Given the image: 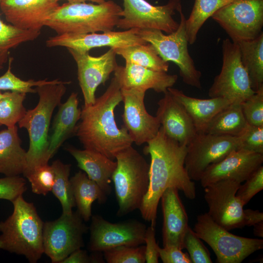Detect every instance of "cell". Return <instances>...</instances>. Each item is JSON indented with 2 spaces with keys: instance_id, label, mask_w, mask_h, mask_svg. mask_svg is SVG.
<instances>
[{
  "instance_id": "cell-1",
  "label": "cell",
  "mask_w": 263,
  "mask_h": 263,
  "mask_svg": "<svg viewBox=\"0 0 263 263\" xmlns=\"http://www.w3.org/2000/svg\"><path fill=\"white\" fill-rule=\"evenodd\" d=\"M187 146L169 137L160 127L156 136L147 143L143 152L150 155L149 185L139 210L145 220L155 226L159 202L169 188H177L186 198H196V187L185 166Z\"/></svg>"
},
{
  "instance_id": "cell-2",
  "label": "cell",
  "mask_w": 263,
  "mask_h": 263,
  "mask_svg": "<svg viewBox=\"0 0 263 263\" xmlns=\"http://www.w3.org/2000/svg\"><path fill=\"white\" fill-rule=\"evenodd\" d=\"M121 101V88L114 76L93 104L83 106L75 133L84 149L114 160L118 153L132 145L126 128H119L114 118V110Z\"/></svg>"
},
{
  "instance_id": "cell-3",
  "label": "cell",
  "mask_w": 263,
  "mask_h": 263,
  "mask_svg": "<svg viewBox=\"0 0 263 263\" xmlns=\"http://www.w3.org/2000/svg\"><path fill=\"white\" fill-rule=\"evenodd\" d=\"M12 203V214L0 222V249L23 255L30 263H36L44 254V222L34 204L22 195Z\"/></svg>"
},
{
  "instance_id": "cell-4",
  "label": "cell",
  "mask_w": 263,
  "mask_h": 263,
  "mask_svg": "<svg viewBox=\"0 0 263 263\" xmlns=\"http://www.w3.org/2000/svg\"><path fill=\"white\" fill-rule=\"evenodd\" d=\"M70 83L56 79L53 83L35 88L39 96L38 103L33 109L27 111L18 122L20 128L27 130L29 138L27 165L23 174L38 165L48 163V132L52 116L66 93L65 85Z\"/></svg>"
},
{
  "instance_id": "cell-5",
  "label": "cell",
  "mask_w": 263,
  "mask_h": 263,
  "mask_svg": "<svg viewBox=\"0 0 263 263\" xmlns=\"http://www.w3.org/2000/svg\"><path fill=\"white\" fill-rule=\"evenodd\" d=\"M122 10V7L113 0L101 3L67 2L58 7L45 26L57 35L113 31Z\"/></svg>"
},
{
  "instance_id": "cell-6",
  "label": "cell",
  "mask_w": 263,
  "mask_h": 263,
  "mask_svg": "<svg viewBox=\"0 0 263 263\" xmlns=\"http://www.w3.org/2000/svg\"><path fill=\"white\" fill-rule=\"evenodd\" d=\"M116 167L112 175L118 209L123 216L139 209L149 185L150 165L132 146L115 156Z\"/></svg>"
},
{
  "instance_id": "cell-7",
  "label": "cell",
  "mask_w": 263,
  "mask_h": 263,
  "mask_svg": "<svg viewBox=\"0 0 263 263\" xmlns=\"http://www.w3.org/2000/svg\"><path fill=\"white\" fill-rule=\"evenodd\" d=\"M178 12L180 20L174 32L164 34L156 29H139L137 34L154 47L159 56L166 62L174 63L179 68L183 81L187 85L201 89V73L189 54L186 32V18L181 7Z\"/></svg>"
},
{
  "instance_id": "cell-8",
  "label": "cell",
  "mask_w": 263,
  "mask_h": 263,
  "mask_svg": "<svg viewBox=\"0 0 263 263\" xmlns=\"http://www.w3.org/2000/svg\"><path fill=\"white\" fill-rule=\"evenodd\" d=\"M215 253L219 263H240L263 248V240L235 235L221 226L207 213L198 215L193 228Z\"/></svg>"
},
{
  "instance_id": "cell-9",
  "label": "cell",
  "mask_w": 263,
  "mask_h": 263,
  "mask_svg": "<svg viewBox=\"0 0 263 263\" xmlns=\"http://www.w3.org/2000/svg\"><path fill=\"white\" fill-rule=\"evenodd\" d=\"M222 66L209 89L210 97L225 98L241 104L254 94L249 79L241 60L238 43L229 38L222 44Z\"/></svg>"
},
{
  "instance_id": "cell-10",
  "label": "cell",
  "mask_w": 263,
  "mask_h": 263,
  "mask_svg": "<svg viewBox=\"0 0 263 263\" xmlns=\"http://www.w3.org/2000/svg\"><path fill=\"white\" fill-rule=\"evenodd\" d=\"M78 212L63 214L58 219L44 223V253L53 263H61L73 252L84 245L83 235L89 227Z\"/></svg>"
},
{
  "instance_id": "cell-11",
  "label": "cell",
  "mask_w": 263,
  "mask_h": 263,
  "mask_svg": "<svg viewBox=\"0 0 263 263\" xmlns=\"http://www.w3.org/2000/svg\"><path fill=\"white\" fill-rule=\"evenodd\" d=\"M211 18L232 41L254 39L263 32V0H232Z\"/></svg>"
},
{
  "instance_id": "cell-12",
  "label": "cell",
  "mask_w": 263,
  "mask_h": 263,
  "mask_svg": "<svg viewBox=\"0 0 263 263\" xmlns=\"http://www.w3.org/2000/svg\"><path fill=\"white\" fill-rule=\"evenodd\" d=\"M123 1L124 8L116 25L118 28L156 29L169 34L179 26L173 16L182 7L180 0H169L159 6L153 5L146 0Z\"/></svg>"
},
{
  "instance_id": "cell-13",
  "label": "cell",
  "mask_w": 263,
  "mask_h": 263,
  "mask_svg": "<svg viewBox=\"0 0 263 263\" xmlns=\"http://www.w3.org/2000/svg\"><path fill=\"white\" fill-rule=\"evenodd\" d=\"M238 137L197 132L187 146L185 166L191 180L200 181L205 170L239 149Z\"/></svg>"
},
{
  "instance_id": "cell-14",
  "label": "cell",
  "mask_w": 263,
  "mask_h": 263,
  "mask_svg": "<svg viewBox=\"0 0 263 263\" xmlns=\"http://www.w3.org/2000/svg\"><path fill=\"white\" fill-rule=\"evenodd\" d=\"M88 245L94 252H102L121 245L137 246L145 244L146 225L137 220L113 223L98 215H92Z\"/></svg>"
},
{
  "instance_id": "cell-15",
  "label": "cell",
  "mask_w": 263,
  "mask_h": 263,
  "mask_svg": "<svg viewBox=\"0 0 263 263\" xmlns=\"http://www.w3.org/2000/svg\"><path fill=\"white\" fill-rule=\"evenodd\" d=\"M241 183L232 180H221L204 188L208 215L228 230L241 228L244 224L243 205L236 195Z\"/></svg>"
},
{
  "instance_id": "cell-16",
  "label": "cell",
  "mask_w": 263,
  "mask_h": 263,
  "mask_svg": "<svg viewBox=\"0 0 263 263\" xmlns=\"http://www.w3.org/2000/svg\"><path fill=\"white\" fill-rule=\"evenodd\" d=\"M67 50L77 65V78L84 98V106L92 105L95 101L97 87L104 84L118 66L116 54L111 48L98 56H91L89 52Z\"/></svg>"
},
{
  "instance_id": "cell-17",
  "label": "cell",
  "mask_w": 263,
  "mask_h": 263,
  "mask_svg": "<svg viewBox=\"0 0 263 263\" xmlns=\"http://www.w3.org/2000/svg\"><path fill=\"white\" fill-rule=\"evenodd\" d=\"M124 111L122 115L124 127L133 143L141 145L154 138L161 124L156 116L147 111L144 98L146 92L135 89H121Z\"/></svg>"
},
{
  "instance_id": "cell-18",
  "label": "cell",
  "mask_w": 263,
  "mask_h": 263,
  "mask_svg": "<svg viewBox=\"0 0 263 263\" xmlns=\"http://www.w3.org/2000/svg\"><path fill=\"white\" fill-rule=\"evenodd\" d=\"M138 30L132 28L120 32L56 35L49 37L45 43L48 47L60 46L81 52H89L97 47L115 49L148 43L137 34Z\"/></svg>"
},
{
  "instance_id": "cell-19",
  "label": "cell",
  "mask_w": 263,
  "mask_h": 263,
  "mask_svg": "<svg viewBox=\"0 0 263 263\" xmlns=\"http://www.w3.org/2000/svg\"><path fill=\"white\" fill-rule=\"evenodd\" d=\"M263 163V154L243 149L234 150L221 161L209 166L200 179L204 188L216 182L232 180L242 183Z\"/></svg>"
},
{
  "instance_id": "cell-20",
  "label": "cell",
  "mask_w": 263,
  "mask_h": 263,
  "mask_svg": "<svg viewBox=\"0 0 263 263\" xmlns=\"http://www.w3.org/2000/svg\"><path fill=\"white\" fill-rule=\"evenodd\" d=\"M59 6L57 0H1L0 3V9L10 24L37 31H41Z\"/></svg>"
},
{
  "instance_id": "cell-21",
  "label": "cell",
  "mask_w": 263,
  "mask_h": 263,
  "mask_svg": "<svg viewBox=\"0 0 263 263\" xmlns=\"http://www.w3.org/2000/svg\"><path fill=\"white\" fill-rule=\"evenodd\" d=\"M158 102L156 116L165 133L179 144L188 146L197 132L184 107L167 90Z\"/></svg>"
},
{
  "instance_id": "cell-22",
  "label": "cell",
  "mask_w": 263,
  "mask_h": 263,
  "mask_svg": "<svg viewBox=\"0 0 263 263\" xmlns=\"http://www.w3.org/2000/svg\"><path fill=\"white\" fill-rule=\"evenodd\" d=\"M160 200L163 216V247L174 246L182 250L184 236L189 225L188 216L179 190L175 188H167Z\"/></svg>"
},
{
  "instance_id": "cell-23",
  "label": "cell",
  "mask_w": 263,
  "mask_h": 263,
  "mask_svg": "<svg viewBox=\"0 0 263 263\" xmlns=\"http://www.w3.org/2000/svg\"><path fill=\"white\" fill-rule=\"evenodd\" d=\"M114 72L121 89H135L146 92L152 89L165 93L176 82L178 76L167 72L156 71L132 63L118 66Z\"/></svg>"
},
{
  "instance_id": "cell-24",
  "label": "cell",
  "mask_w": 263,
  "mask_h": 263,
  "mask_svg": "<svg viewBox=\"0 0 263 263\" xmlns=\"http://www.w3.org/2000/svg\"><path fill=\"white\" fill-rule=\"evenodd\" d=\"M65 150L75 159L78 167L88 177L94 181L107 195H109L116 162L100 152L86 149L79 150L69 146Z\"/></svg>"
},
{
  "instance_id": "cell-25",
  "label": "cell",
  "mask_w": 263,
  "mask_h": 263,
  "mask_svg": "<svg viewBox=\"0 0 263 263\" xmlns=\"http://www.w3.org/2000/svg\"><path fill=\"white\" fill-rule=\"evenodd\" d=\"M168 91L185 109L191 118L197 132H205L208 124L220 111L231 103L220 97L200 99L188 96L177 89Z\"/></svg>"
},
{
  "instance_id": "cell-26",
  "label": "cell",
  "mask_w": 263,
  "mask_h": 263,
  "mask_svg": "<svg viewBox=\"0 0 263 263\" xmlns=\"http://www.w3.org/2000/svg\"><path fill=\"white\" fill-rule=\"evenodd\" d=\"M77 94L73 92L64 103L60 104L49 137L47 156L49 160L70 135L75 133L80 120L81 109L78 108Z\"/></svg>"
},
{
  "instance_id": "cell-27",
  "label": "cell",
  "mask_w": 263,
  "mask_h": 263,
  "mask_svg": "<svg viewBox=\"0 0 263 263\" xmlns=\"http://www.w3.org/2000/svg\"><path fill=\"white\" fill-rule=\"evenodd\" d=\"M27 151L21 146L16 125L0 131V173L19 176L27 168Z\"/></svg>"
},
{
  "instance_id": "cell-28",
  "label": "cell",
  "mask_w": 263,
  "mask_h": 263,
  "mask_svg": "<svg viewBox=\"0 0 263 263\" xmlns=\"http://www.w3.org/2000/svg\"><path fill=\"white\" fill-rule=\"evenodd\" d=\"M73 193L77 211L84 221L91 218L92 207L97 200L99 204H104L107 200V195L87 174L79 171L70 178Z\"/></svg>"
},
{
  "instance_id": "cell-29",
  "label": "cell",
  "mask_w": 263,
  "mask_h": 263,
  "mask_svg": "<svg viewBox=\"0 0 263 263\" xmlns=\"http://www.w3.org/2000/svg\"><path fill=\"white\" fill-rule=\"evenodd\" d=\"M237 42L251 88L257 92L263 87V33L254 39Z\"/></svg>"
},
{
  "instance_id": "cell-30",
  "label": "cell",
  "mask_w": 263,
  "mask_h": 263,
  "mask_svg": "<svg viewBox=\"0 0 263 263\" xmlns=\"http://www.w3.org/2000/svg\"><path fill=\"white\" fill-rule=\"evenodd\" d=\"M247 125L241 104L231 103L214 116L205 132L237 137Z\"/></svg>"
},
{
  "instance_id": "cell-31",
  "label": "cell",
  "mask_w": 263,
  "mask_h": 263,
  "mask_svg": "<svg viewBox=\"0 0 263 263\" xmlns=\"http://www.w3.org/2000/svg\"><path fill=\"white\" fill-rule=\"evenodd\" d=\"M113 49L116 54L121 56L126 62L156 71L167 72L169 70V62L163 60L150 43Z\"/></svg>"
},
{
  "instance_id": "cell-32",
  "label": "cell",
  "mask_w": 263,
  "mask_h": 263,
  "mask_svg": "<svg viewBox=\"0 0 263 263\" xmlns=\"http://www.w3.org/2000/svg\"><path fill=\"white\" fill-rule=\"evenodd\" d=\"M232 0H195L190 15L186 20V32L188 43H194L197 34L206 21Z\"/></svg>"
},
{
  "instance_id": "cell-33",
  "label": "cell",
  "mask_w": 263,
  "mask_h": 263,
  "mask_svg": "<svg viewBox=\"0 0 263 263\" xmlns=\"http://www.w3.org/2000/svg\"><path fill=\"white\" fill-rule=\"evenodd\" d=\"M51 166L55 175L51 191L61 204L62 213L70 214L75 206L69 179L71 165L64 164L58 159L54 161Z\"/></svg>"
},
{
  "instance_id": "cell-34",
  "label": "cell",
  "mask_w": 263,
  "mask_h": 263,
  "mask_svg": "<svg viewBox=\"0 0 263 263\" xmlns=\"http://www.w3.org/2000/svg\"><path fill=\"white\" fill-rule=\"evenodd\" d=\"M40 34L41 31L22 30L6 24L0 18V66L8 61L11 49L22 43L34 41Z\"/></svg>"
},
{
  "instance_id": "cell-35",
  "label": "cell",
  "mask_w": 263,
  "mask_h": 263,
  "mask_svg": "<svg viewBox=\"0 0 263 263\" xmlns=\"http://www.w3.org/2000/svg\"><path fill=\"white\" fill-rule=\"evenodd\" d=\"M26 94L7 91L0 99V126L12 128L21 119L26 112L23 101Z\"/></svg>"
},
{
  "instance_id": "cell-36",
  "label": "cell",
  "mask_w": 263,
  "mask_h": 263,
  "mask_svg": "<svg viewBox=\"0 0 263 263\" xmlns=\"http://www.w3.org/2000/svg\"><path fill=\"white\" fill-rule=\"evenodd\" d=\"M13 58L9 57L8 67L5 73L0 76V91H9L20 93H36L34 87H38L55 82L56 79L39 80L30 79L24 80L16 76L11 71V64Z\"/></svg>"
},
{
  "instance_id": "cell-37",
  "label": "cell",
  "mask_w": 263,
  "mask_h": 263,
  "mask_svg": "<svg viewBox=\"0 0 263 263\" xmlns=\"http://www.w3.org/2000/svg\"><path fill=\"white\" fill-rule=\"evenodd\" d=\"M23 175L30 183L34 193L46 195L51 191L55 175L51 165H49L48 163L38 165Z\"/></svg>"
},
{
  "instance_id": "cell-38",
  "label": "cell",
  "mask_w": 263,
  "mask_h": 263,
  "mask_svg": "<svg viewBox=\"0 0 263 263\" xmlns=\"http://www.w3.org/2000/svg\"><path fill=\"white\" fill-rule=\"evenodd\" d=\"M108 263H145V245H121L102 252Z\"/></svg>"
},
{
  "instance_id": "cell-39",
  "label": "cell",
  "mask_w": 263,
  "mask_h": 263,
  "mask_svg": "<svg viewBox=\"0 0 263 263\" xmlns=\"http://www.w3.org/2000/svg\"><path fill=\"white\" fill-rule=\"evenodd\" d=\"M241 105L248 125L263 126V87L255 92Z\"/></svg>"
},
{
  "instance_id": "cell-40",
  "label": "cell",
  "mask_w": 263,
  "mask_h": 263,
  "mask_svg": "<svg viewBox=\"0 0 263 263\" xmlns=\"http://www.w3.org/2000/svg\"><path fill=\"white\" fill-rule=\"evenodd\" d=\"M183 245L184 248L188 251L191 263H212L208 250L189 226L185 235Z\"/></svg>"
},
{
  "instance_id": "cell-41",
  "label": "cell",
  "mask_w": 263,
  "mask_h": 263,
  "mask_svg": "<svg viewBox=\"0 0 263 263\" xmlns=\"http://www.w3.org/2000/svg\"><path fill=\"white\" fill-rule=\"evenodd\" d=\"M238 137L239 149L263 154V126L247 124L244 131Z\"/></svg>"
},
{
  "instance_id": "cell-42",
  "label": "cell",
  "mask_w": 263,
  "mask_h": 263,
  "mask_svg": "<svg viewBox=\"0 0 263 263\" xmlns=\"http://www.w3.org/2000/svg\"><path fill=\"white\" fill-rule=\"evenodd\" d=\"M26 189V180L20 176L0 178V199L12 202Z\"/></svg>"
},
{
  "instance_id": "cell-43",
  "label": "cell",
  "mask_w": 263,
  "mask_h": 263,
  "mask_svg": "<svg viewBox=\"0 0 263 263\" xmlns=\"http://www.w3.org/2000/svg\"><path fill=\"white\" fill-rule=\"evenodd\" d=\"M263 189V166L259 167L247 180L240 185L236 195L244 206Z\"/></svg>"
},
{
  "instance_id": "cell-44",
  "label": "cell",
  "mask_w": 263,
  "mask_h": 263,
  "mask_svg": "<svg viewBox=\"0 0 263 263\" xmlns=\"http://www.w3.org/2000/svg\"><path fill=\"white\" fill-rule=\"evenodd\" d=\"M145 260L147 263H158L159 245L155 238V226L150 225L147 227L145 238Z\"/></svg>"
},
{
  "instance_id": "cell-45",
  "label": "cell",
  "mask_w": 263,
  "mask_h": 263,
  "mask_svg": "<svg viewBox=\"0 0 263 263\" xmlns=\"http://www.w3.org/2000/svg\"><path fill=\"white\" fill-rule=\"evenodd\" d=\"M159 257L164 263H192L188 254L174 246L159 247Z\"/></svg>"
},
{
  "instance_id": "cell-46",
  "label": "cell",
  "mask_w": 263,
  "mask_h": 263,
  "mask_svg": "<svg viewBox=\"0 0 263 263\" xmlns=\"http://www.w3.org/2000/svg\"><path fill=\"white\" fill-rule=\"evenodd\" d=\"M102 257L98 254L89 255L86 250L81 248L73 252L61 263H104Z\"/></svg>"
},
{
  "instance_id": "cell-47",
  "label": "cell",
  "mask_w": 263,
  "mask_h": 263,
  "mask_svg": "<svg viewBox=\"0 0 263 263\" xmlns=\"http://www.w3.org/2000/svg\"><path fill=\"white\" fill-rule=\"evenodd\" d=\"M263 222V213L258 210L244 209V225L251 226Z\"/></svg>"
},
{
  "instance_id": "cell-48",
  "label": "cell",
  "mask_w": 263,
  "mask_h": 263,
  "mask_svg": "<svg viewBox=\"0 0 263 263\" xmlns=\"http://www.w3.org/2000/svg\"><path fill=\"white\" fill-rule=\"evenodd\" d=\"M253 233L256 236L263 237V222L253 225Z\"/></svg>"
},
{
  "instance_id": "cell-49",
  "label": "cell",
  "mask_w": 263,
  "mask_h": 263,
  "mask_svg": "<svg viewBox=\"0 0 263 263\" xmlns=\"http://www.w3.org/2000/svg\"><path fill=\"white\" fill-rule=\"evenodd\" d=\"M58 1L60 0H66L68 2L71 3H78V2H86V1H91L95 3H101L107 0H57Z\"/></svg>"
},
{
  "instance_id": "cell-50",
  "label": "cell",
  "mask_w": 263,
  "mask_h": 263,
  "mask_svg": "<svg viewBox=\"0 0 263 263\" xmlns=\"http://www.w3.org/2000/svg\"><path fill=\"white\" fill-rule=\"evenodd\" d=\"M5 95V92L2 93L1 91H0V99L3 97Z\"/></svg>"
},
{
  "instance_id": "cell-51",
  "label": "cell",
  "mask_w": 263,
  "mask_h": 263,
  "mask_svg": "<svg viewBox=\"0 0 263 263\" xmlns=\"http://www.w3.org/2000/svg\"><path fill=\"white\" fill-rule=\"evenodd\" d=\"M3 68V66H0V70L2 69Z\"/></svg>"
}]
</instances>
